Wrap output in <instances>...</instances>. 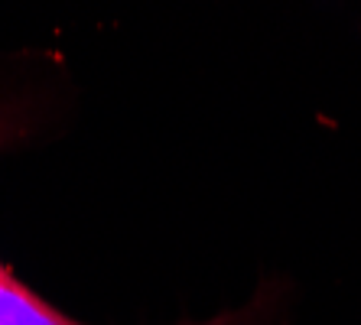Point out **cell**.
I'll return each mask as SVG.
<instances>
[{
    "label": "cell",
    "mask_w": 361,
    "mask_h": 325,
    "mask_svg": "<svg viewBox=\"0 0 361 325\" xmlns=\"http://www.w3.org/2000/svg\"><path fill=\"white\" fill-rule=\"evenodd\" d=\"M7 137H10V124L0 121V147L7 143ZM0 325H85V322L66 316L62 309L46 302L23 280H17L7 264H0ZM192 325H261V306H247L241 312H225L219 319L192 322Z\"/></svg>",
    "instance_id": "cell-1"
}]
</instances>
